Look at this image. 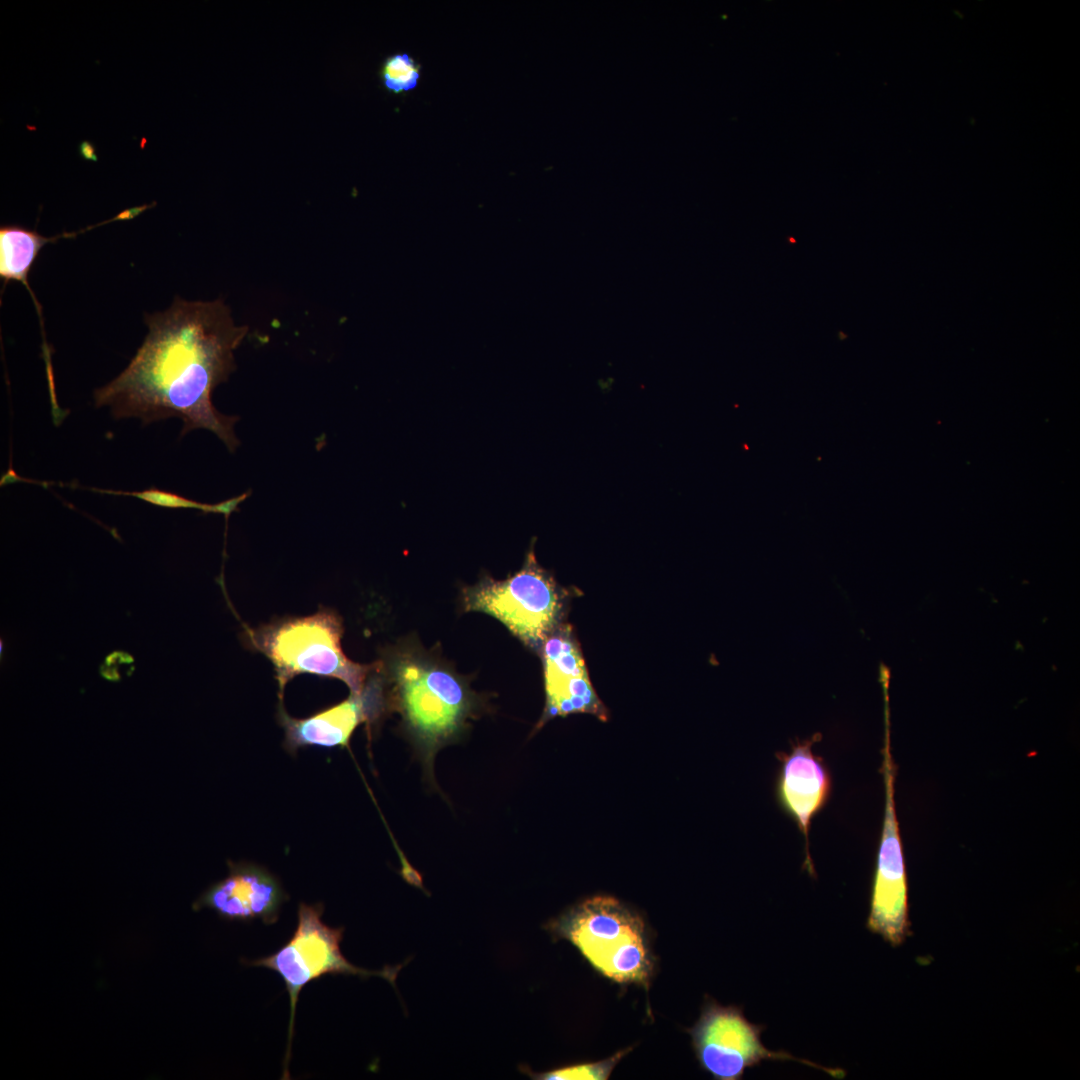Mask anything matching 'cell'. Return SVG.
I'll use <instances>...</instances> for the list:
<instances>
[{
	"label": "cell",
	"mask_w": 1080,
	"mask_h": 1080,
	"mask_svg": "<svg viewBox=\"0 0 1080 1080\" xmlns=\"http://www.w3.org/2000/svg\"><path fill=\"white\" fill-rule=\"evenodd\" d=\"M545 929L554 939L573 944L606 978L646 989L654 970L642 918L616 898L595 896L550 920Z\"/></svg>",
	"instance_id": "2"
},
{
	"label": "cell",
	"mask_w": 1080,
	"mask_h": 1080,
	"mask_svg": "<svg viewBox=\"0 0 1080 1080\" xmlns=\"http://www.w3.org/2000/svg\"><path fill=\"white\" fill-rule=\"evenodd\" d=\"M384 86L400 93L412 90L419 80V67L407 53H397L388 57L381 70Z\"/></svg>",
	"instance_id": "16"
},
{
	"label": "cell",
	"mask_w": 1080,
	"mask_h": 1080,
	"mask_svg": "<svg viewBox=\"0 0 1080 1080\" xmlns=\"http://www.w3.org/2000/svg\"><path fill=\"white\" fill-rule=\"evenodd\" d=\"M563 594L533 551L522 568L505 580L483 578L464 592L466 610L487 613L531 648L539 649L560 626Z\"/></svg>",
	"instance_id": "5"
},
{
	"label": "cell",
	"mask_w": 1080,
	"mask_h": 1080,
	"mask_svg": "<svg viewBox=\"0 0 1080 1080\" xmlns=\"http://www.w3.org/2000/svg\"><path fill=\"white\" fill-rule=\"evenodd\" d=\"M763 1025L750 1022L741 1007L707 1001L697 1022L687 1030L700 1067L717 1080H740L747 1069L766 1060L795 1061L843 1078L839 1068H828L765 1047Z\"/></svg>",
	"instance_id": "7"
},
{
	"label": "cell",
	"mask_w": 1080,
	"mask_h": 1080,
	"mask_svg": "<svg viewBox=\"0 0 1080 1080\" xmlns=\"http://www.w3.org/2000/svg\"><path fill=\"white\" fill-rule=\"evenodd\" d=\"M818 735L798 743L787 754H780L782 766L777 783L780 804L796 821L805 836L806 862L813 874L808 848L811 819L826 803L831 789L829 773L822 760L812 752Z\"/></svg>",
	"instance_id": "12"
},
{
	"label": "cell",
	"mask_w": 1080,
	"mask_h": 1080,
	"mask_svg": "<svg viewBox=\"0 0 1080 1080\" xmlns=\"http://www.w3.org/2000/svg\"><path fill=\"white\" fill-rule=\"evenodd\" d=\"M79 154L85 160L94 162L98 161V157L95 152V146L87 140H84L80 143Z\"/></svg>",
	"instance_id": "17"
},
{
	"label": "cell",
	"mask_w": 1080,
	"mask_h": 1080,
	"mask_svg": "<svg viewBox=\"0 0 1080 1080\" xmlns=\"http://www.w3.org/2000/svg\"><path fill=\"white\" fill-rule=\"evenodd\" d=\"M380 690L377 683H370L361 693H351L346 700L307 718H293L280 709L279 722L285 732L286 749L295 753L307 746H347L356 727L377 712Z\"/></svg>",
	"instance_id": "11"
},
{
	"label": "cell",
	"mask_w": 1080,
	"mask_h": 1080,
	"mask_svg": "<svg viewBox=\"0 0 1080 1080\" xmlns=\"http://www.w3.org/2000/svg\"><path fill=\"white\" fill-rule=\"evenodd\" d=\"M393 680L404 721L428 753L461 729L472 699L454 673L420 658L405 657L395 663Z\"/></svg>",
	"instance_id": "6"
},
{
	"label": "cell",
	"mask_w": 1080,
	"mask_h": 1080,
	"mask_svg": "<svg viewBox=\"0 0 1080 1080\" xmlns=\"http://www.w3.org/2000/svg\"><path fill=\"white\" fill-rule=\"evenodd\" d=\"M541 651L546 693L544 720L587 713L606 721L608 711L591 684L571 628L560 625L543 643Z\"/></svg>",
	"instance_id": "9"
},
{
	"label": "cell",
	"mask_w": 1080,
	"mask_h": 1080,
	"mask_svg": "<svg viewBox=\"0 0 1080 1080\" xmlns=\"http://www.w3.org/2000/svg\"><path fill=\"white\" fill-rule=\"evenodd\" d=\"M91 490L111 495L132 496L159 507L198 509L204 513H217L225 515L226 517L234 512L238 505L247 497V494H242L222 502L208 504L183 497L173 492L160 490L155 487L141 491H114L97 488H91Z\"/></svg>",
	"instance_id": "14"
},
{
	"label": "cell",
	"mask_w": 1080,
	"mask_h": 1080,
	"mask_svg": "<svg viewBox=\"0 0 1080 1080\" xmlns=\"http://www.w3.org/2000/svg\"><path fill=\"white\" fill-rule=\"evenodd\" d=\"M144 320L148 333L142 345L115 379L94 391L95 407L144 424L177 417L182 435L203 428L233 452L239 445L233 429L238 417L220 413L212 393L235 370L234 351L247 327L235 324L222 299L175 297L166 310Z\"/></svg>",
	"instance_id": "1"
},
{
	"label": "cell",
	"mask_w": 1080,
	"mask_h": 1080,
	"mask_svg": "<svg viewBox=\"0 0 1080 1080\" xmlns=\"http://www.w3.org/2000/svg\"><path fill=\"white\" fill-rule=\"evenodd\" d=\"M632 1047L621 1050L615 1053L608 1059L582 1063L566 1067H560L551 1071L535 1073L529 1067H520V1070L527 1074L532 1079L541 1080H571V1079H584V1080H606L610 1077V1074L618 1062L624 1057Z\"/></svg>",
	"instance_id": "15"
},
{
	"label": "cell",
	"mask_w": 1080,
	"mask_h": 1080,
	"mask_svg": "<svg viewBox=\"0 0 1080 1080\" xmlns=\"http://www.w3.org/2000/svg\"><path fill=\"white\" fill-rule=\"evenodd\" d=\"M342 635V619L328 608L248 631L253 648L274 666L281 696L286 684L300 674L336 678L343 681L351 693H361L367 675L376 665H362L350 660L342 649Z\"/></svg>",
	"instance_id": "3"
},
{
	"label": "cell",
	"mask_w": 1080,
	"mask_h": 1080,
	"mask_svg": "<svg viewBox=\"0 0 1080 1080\" xmlns=\"http://www.w3.org/2000/svg\"><path fill=\"white\" fill-rule=\"evenodd\" d=\"M883 756L885 811L867 928L892 946H898L908 935L909 921L905 865L894 803L895 769L888 736Z\"/></svg>",
	"instance_id": "8"
},
{
	"label": "cell",
	"mask_w": 1080,
	"mask_h": 1080,
	"mask_svg": "<svg viewBox=\"0 0 1080 1080\" xmlns=\"http://www.w3.org/2000/svg\"><path fill=\"white\" fill-rule=\"evenodd\" d=\"M79 232L45 237L36 230L20 225H4L0 228V277L4 285L29 277V272L40 250L47 243L63 237H74Z\"/></svg>",
	"instance_id": "13"
},
{
	"label": "cell",
	"mask_w": 1080,
	"mask_h": 1080,
	"mask_svg": "<svg viewBox=\"0 0 1080 1080\" xmlns=\"http://www.w3.org/2000/svg\"><path fill=\"white\" fill-rule=\"evenodd\" d=\"M322 903H299L297 925L291 938L274 953L244 964L276 972L284 981L289 996L290 1015L282 1079H289V1062L294 1036L296 1006L302 989L324 975H354L361 978L382 977L395 987L404 964L368 970L349 962L341 952L344 927H330L322 921Z\"/></svg>",
	"instance_id": "4"
},
{
	"label": "cell",
	"mask_w": 1080,
	"mask_h": 1080,
	"mask_svg": "<svg viewBox=\"0 0 1080 1080\" xmlns=\"http://www.w3.org/2000/svg\"><path fill=\"white\" fill-rule=\"evenodd\" d=\"M288 896L278 878L254 863L229 862L228 875L211 885L195 901L193 908L213 910L227 921L261 920L271 925Z\"/></svg>",
	"instance_id": "10"
}]
</instances>
